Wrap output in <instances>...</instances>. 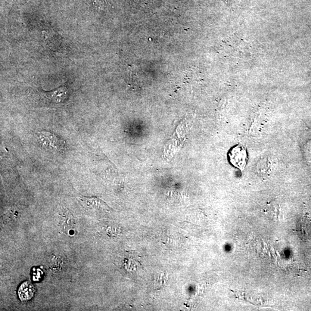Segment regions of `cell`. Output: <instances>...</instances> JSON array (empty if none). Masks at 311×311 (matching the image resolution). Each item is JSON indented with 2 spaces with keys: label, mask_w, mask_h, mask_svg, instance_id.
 <instances>
[{
  "label": "cell",
  "mask_w": 311,
  "mask_h": 311,
  "mask_svg": "<svg viewBox=\"0 0 311 311\" xmlns=\"http://www.w3.org/2000/svg\"><path fill=\"white\" fill-rule=\"evenodd\" d=\"M79 200L86 209L95 211H110V207L100 199L96 197H84L80 196Z\"/></svg>",
  "instance_id": "3957f363"
},
{
  "label": "cell",
  "mask_w": 311,
  "mask_h": 311,
  "mask_svg": "<svg viewBox=\"0 0 311 311\" xmlns=\"http://www.w3.org/2000/svg\"><path fill=\"white\" fill-rule=\"evenodd\" d=\"M68 89L65 86H61L51 92H46L45 96L47 98L55 103H61L67 99L68 96Z\"/></svg>",
  "instance_id": "5b68a950"
},
{
  "label": "cell",
  "mask_w": 311,
  "mask_h": 311,
  "mask_svg": "<svg viewBox=\"0 0 311 311\" xmlns=\"http://www.w3.org/2000/svg\"><path fill=\"white\" fill-rule=\"evenodd\" d=\"M35 288L30 282H24L18 288V297L23 301L30 300L35 294Z\"/></svg>",
  "instance_id": "277c9868"
},
{
  "label": "cell",
  "mask_w": 311,
  "mask_h": 311,
  "mask_svg": "<svg viewBox=\"0 0 311 311\" xmlns=\"http://www.w3.org/2000/svg\"><path fill=\"white\" fill-rule=\"evenodd\" d=\"M36 139L41 147L48 150L61 151L64 147V142L51 132H39L37 133Z\"/></svg>",
  "instance_id": "6da1fadb"
},
{
  "label": "cell",
  "mask_w": 311,
  "mask_h": 311,
  "mask_svg": "<svg viewBox=\"0 0 311 311\" xmlns=\"http://www.w3.org/2000/svg\"><path fill=\"white\" fill-rule=\"evenodd\" d=\"M230 163L241 170H244L247 163V152L243 146L238 145L231 149L228 154Z\"/></svg>",
  "instance_id": "7a4b0ae2"
}]
</instances>
